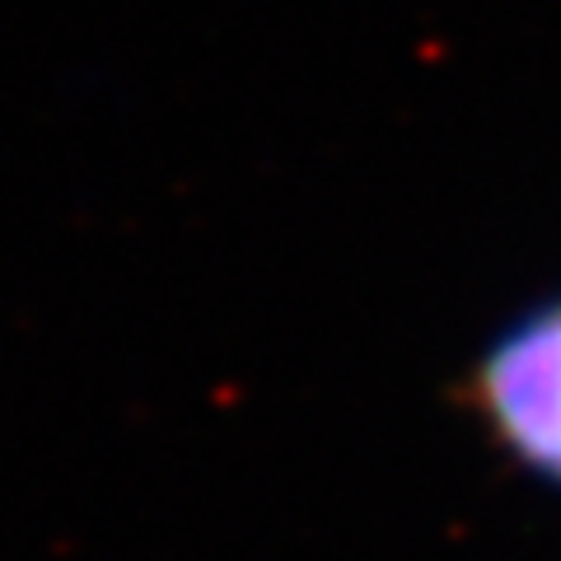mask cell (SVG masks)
<instances>
[{
  "mask_svg": "<svg viewBox=\"0 0 561 561\" xmlns=\"http://www.w3.org/2000/svg\"><path fill=\"white\" fill-rule=\"evenodd\" d=\"M472 402L496 445L561 486V300L524 313L482 351Z\"/></svg>",
  "mask_w": 561,
  "mask_h": 561,
  "instance_id": "cell-1",
  "label": "cell"
}]
</instances>
